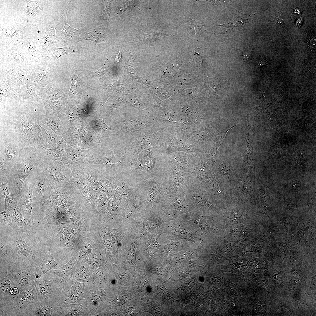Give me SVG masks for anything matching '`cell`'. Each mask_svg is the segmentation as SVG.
Segmentation results:
<instances>
[{
  "label": "cell",
  "instance_id": "cell-1",
  "mask_svg": "<svg viewBox=\"0 0 316 316\" xmlns=\"http://www.w3.org/2000/svg\"><path fill=\"white\" fill-rule=\"evenodd\" d=\"M0 134L14 139L24 148L36 150L44 147L36 112L25 107L16 105L0 111Z\"/></svg>",
  "mask_w": 316,
  "mask_h": 316
},
{
  "label": "cell",
  "instance_id": "cell-2",
  "mask_svg": "<svg viewBox=\"0 0 316 316\" xmlns=\"http://www.w3.org/2000/svg\"><path fill=\"white\" fill-rule=\"evenodd\" d=\"M4 241L9 245L16 258L35 268L41 263L48 250L46 245L28 233L13 231Z\"/></svg>",
  "mask_w": 316,
  "mask_h": 316
},
{
  "label": "cell",
  "instance_id": "cell-3",
  "mask_svg": "<svg viewBox=\"0 0 316 316\" xmlns=\"http://www.w3.org/2000/svg\"><path fill=\"white\" fill-rule=\"evenodd\" d=\"M20 290L8 272L0 271V316H18Z\"/></svg>",
  "mask_w": 316,
  "mask_h": 316
},
{
  "label": "cell",
  "instance_id": "cell-4",
  "mask_svg": "<svg viewBox=\"0 0 316 316\" xmlns=\"http://www.w3.org/2000/svg\"><path fill=\"white\" fill-rule=\"evenodd\" d=\"M60 278L50 271L35 280L34 283L37 293L38 301L56 303L59 300L62 289Z\"/></svg>",
  "mask_w": 316,
  "mask_h": 316
},
{
  "label": "cell",
  "instance_id": "cell-5",
  "mask_svg": "<svg viewBox=\"0 0 316 316\" xmlns=\"http://www.w3.org/2000/svg\"><path fill=\"white\" fill-rule=\"evenodd\" d=\"M41 151L25 148L19 162L14 166L13 174L19 191L25 179L39 164Z\"/></svg>",
  "mask_w": 316,
  "mask_h": 316
},
{
  "label": "cell",
  "instance_id": "cell-6",
  "mask_svg": "<svg viewBox=\"0 0 316 316\" xmlns=\"http://www.w3.org/2000/svg\"><path fill=\"white\" fill-rule=\"evenodd\" d=\"M35 269L23 260L16 258L9 263L7 272L13 277L21 292L34 284Z\"/></svg>",
  "mask_w": 316,
  "mask_h": 316
},
{
  "label": "cell",
  "instance_id": "cell-7",
  "mask_svg": "<svg viewBox=\"0 0 316 316\" xmlns=\"http://www.w3.org/2000/svg\"><path fill=\"white\" fill-rule=\"evenodd\" d=\"M41 88L30 83L20 87L16 105L25 107L37 112L45 114L44 104L40 96Z\"/></svg>",
  "mask_w": 316,
  "mask_h": 316
},
{
  "label": "cell",
  "instance_id": "cell-8",
  "mask_svg": "<svg viewBox=\"0 0 316 316\" xmlns=\"http://www.w3.org/2000/svg\"><path fill=\"white\" fill-rule=\"evenodd\" d=\"M253 186L251 171L248 166L243 167L238 183L233 189L230 201L248 207L252 195Z\"/></svg>",
  "mask_w": 316,
  "mask_h": 316
},
{
  "label": "cell",
  "instance_id": "cell-9",
  "mask_svg": "<svg viewBox=\"0 0 316 316\" xmlns=\"http://www.w3.org/2000/svg\"><path fill=\"white\" fill-rule=\"evenodd\" d=\"M192 220L203 235L210 237L221 236L226 228L219 215L204 216L196 214Z\"/></svg>",
  "mask_w": 316,
  "mask_h": 316
},
{
  "label": "cell",
  "instance_id": "cell-10",
  "mask_svg": "<svg viewBox=\"0 0 316 316\" xmlns=\"http://www.w3.org/2000/svg\"><path fill=\"white\" fill-rule=\"evenodd\" d=\"M27 25L25 21L20 19L2 29L0 33V47L3 48L0 49L21 44L24 39V31Z\"/></svg>",
  "mask_w": 316,
  "mask_h": 316
},
{
  "label": "cell",
  "instance_id": "cell-11",
  "mask_svg": "<svg viewBox=\"0 0 316 316\" xmlns=\"http://www.w3.org/2000/svg\"><path fill=\"white\" fill-rule=\"evenodd\" d=\"M0 159L6 165L15 166L19 162L25 148L14 139L0 134Z\"/></svg>",
  "mask_w": 316,
  "mask_h": 316
},
{
  "label": "cell",
  "instance_id": "cell-12",
  "mask_svg": "<svg viewBox=\"0 0 316 316\" xmlns=\"http://www.w3.org/2000/svg\"><path fill=\"white\" fill-rule=\"evenodd\" d=\"M0 58L9 64L33 72L37 67L29 59L21 46L0 49Z\"/></svg>",
  "mask_w": 316,
  "mask_h": 316
},
{
  "label": "cell",
  "instance_id": "cell-13",
  "mask_svg": "<svg viewBox=\"0 0 316 316\" xmlns=\"http://www.w3.org/2000/svg\"><path fill=\"white\" fill-rule=\"evenodd\" d=\"M45 2L41 0L27 1L21 12L20 19L27 23V26L37 27L44 23L46 19Z\"/></svg>",
  "mask_w": 316,
  "mask_h": 316
},
{
  "label": "cell",
  "instance_id": "cell-14",
  "mask_svg": "<svg viewBox=\"0 0 316 316\" xmlns=\"http://www.w3.org/2000/svg\"><path fill=\"white\" fill-rule=\"evenodd\" d=\"M248 207L230 201L226 202L224 209L219 215L226 228L245 224L248 214Z\"/></svg>",
  "mask_w": 316,
  "mask_h": 316
},
{
  "label": "cell",
  "instance_id": "cell-15",
  "mask_svg": "<svg viewBox=\"0 0 316 316\" xmlns=\"http://www.w3.org/2000/svg\"><path fill=\"white\" fill-rule=\"evenodd\" d=\"M20 87L5 75L0 73V110L16 105Z\"/></svg>",
  "mask_w": 316,
  "mask_h": 316
},
{
  "label": "cell",
  "instance_id": "cell-16",
  "mask_svg": "<svg viewBox=\"0 0 316 316\" xmlns=\"http://www.w3.org/2000/svg\"><path fill=\"white\" fill-rule=\"evenodd\" d=\"M0 73L5 75L18 85L29 83L32 72L18 68L6 62L0 58Z\"/></svg>",
  "mask_w": 316,
  "mask_h": 316
},
{
  "label": "cell",
  "instance_id": "cell-17",
  "mask_svg": "<svg viewBox=\"0 0 316 316\" xmlns=\"http://www.w3.org/2000/svg\"><path fill=\"white\" fill-rule=\"evenodd\" d=\"M205 189L217 200L226 203L232 198L233 189L215 174Z\"/></svg>",
  "mask_w": 316,
  "mask_h": 316
},
{
  "label": "cell",
  "instance_id": "cell-18",
  "mask_svg": "<svg viewBox=\"0 0 316 316\" xmlns=\"http://www.w3.org/2000/svg\"><path fill=\"white\" fill-rule=\"evenodd\" d=\"M56 303H47L38 301L29 304L24 310L19 312L18 316H48L57 315L58 308L56 307Z\"/></svg>",
  "mask_w": 316,
  "mask_h": 316
},
{
  "label": "cell",
  "instance_id": "cell-19",
  "mask_svg": "<svg viewBox=\"0 0 316 316\" xmlns=\"http://www.w3.org/2000/svg\"><path fill=\"white\" fill-rule=\"evenodd\" d=\"M169 230L173 235L187 241L193 242L196 244L197 243L198 239H200V235L199 233L200 231L197 228L194 229L188 226L185 225L182 222H177L170 224L169 226Z\"/></svg>",
  "mask_w": 316,
  "mask_h": 316
},
{
  "label": "cell",
  "instance_id": "cell-20",
  "mask_svg": "<svg viewBox=\"0 0 316 316\" xmlns=\"http://www.w3.org/2000/svg\"><path fill=\"white\" fill-rule=\"evenodd\" d=\"M24 37V40L20 45L29 59L37 67L46 64L43 54L37 46L35 38Z\"/></svg>",
  "mask_w": 316,
  "mask_h": 316
},
{
  "label": "cell",
  "instance_id": "cell-21",
  "mask_svg": "<svg viewBox=\"0 0 316 316\" xmlns=\"http://www.w3.org/2000/svg\"><path fill=\"white\" fill-rule=\"evenodd\" d=\"M32 220L27 210L18 208L13 211L10 226L14 231L29 233L31 228Z\"/></svg>",
  "mask_w": 316,
  "mask_h": 316
},
{
  "label": "cell",
  "instance_id": "cell-22",
  "mask_svg": "<svg viewBox=\"0 0 316 316\" xmlns=\"http://www.w3.org/2000/svg\"><path fill=\"white\" fill-rule=\"evenodd\" d=\"M50 64L37 67L32 72L29 83L40 88L45 87L53 80V74Z\"/></svg>",
  "mask_w": 316,
  "mask_h": 316
},
{
  "label": "cell",
  "instance_id": "cell-23",
  "mask_svg": "<svg viewBox=\"0 0 316 316\" xmlns=\"http://www.w3.org/2000/svg\"><path fill=\"white\" fill-rule=\"evenodd\" d=\"M61 259H56L51 255L50 250L46 252L42 260L35 271V280L39 279L44 274L52 270L57 269L62 265Z\"/></svg>",
  "mask_w": 316,
  "mask_h": 316
},
{
  "label": "cell",
  "instance_id": "cell-24",
  "mask_svg": "<svg viewBox=\"0 0 316 316\" xmlns=\"http://www.w3.org/2000/svg\"><path fill=\"white\" fill-rule=\"evenodd\" d=\"M68 8V5L65 9V24L63 29L57 35L58 41L61 40L65 43H75L80 41V35L82 31V28L75 29L70 26L68 24L67 20V14Z\"/></svg>",
  "mask_w": 316,
  "mask_h": 316
},
{
  "label": "cell",
  "instance_id": "cell-25",
  "mask_svg": "<svg viewBox=\"0 0 316 316\" xmlns=\"http://www.w3.org/2000/svg\"><path fill=\"white\" fill-rule=\"evenodd\" d=\"M43 137L46 140L44 147L46 148L57 149L64 153L68 146L62 136L53 133L40 125Z\"/></svg>",
  "mask_w": 316,
  "mask_h": 316
},
{
  "label": "cell",
  "instance_id": "cell-26",
  "mask_svg": "<svg viewBox=\"0 0 316 316\" xmlns=\"http://www.w3.org/2000/svg\"><path fill=\"white\" fill-rule=\"evenodd\" d=\"M37 123L41 126L45 125L57 135H61L65 129L58 116L38 113L36 116Z\"/></svg>",
  "mask_w": 316,
  "mask_h": 316
},
{
  "label": "cell",
  "instance_id": "cell-27",
  "mask_svg": "<svg viewBox=\"0 0 316 316\" xmlns=\"http://www.w3.org/2000/svg\"><path fill=\"white\" fill-rule=\"evenodd\" d=\"M100 142L97 135L85 123L78 140V147L82 149L88 150Z\"/></svg>",
  "mask_w": 316,
  "mask_h": 316
},
{
  "label": "cell",
  "instance_id": "cell-28",
  "mask_svg": "<svg viewBox=\"0 0 316 316\" xmlns=\"http://www.w3.org/2000/svg\"><path fill=\"white\" fill-rule=\"evenodd\" d=\"M38 301L36 290L34 284L19 294L17 299L18 312L25 309L29 304Z\"/></svg>",
  "mask_w": 316,
  "mask_h": 316
},
{
  "label": "cell",
  "instance_id": "cell-29",
  "mask_svg": "<svg viewBox=\"0 0 316 316\" xmlns=\"http://www.w3.org/2000/svg\"><path fill=\"white\" fill-rule=\"evenodd\" d=\"M85 125V123H76L63 131L61 136L68 147L77 145L78 138Z\"/></svg>",
  "mask_w": 316,
  "mask_h": 316
},
{
  "label": "cell",
  "instance_id": "cell-30",
  "mask_svg": "<svg viewBox=\"0 0 316 316\" xmlns=\"http://www.w3.org/2000/svg\"><path fill=\"white\" fill-rule=\"evenodd\" d=\"M56 29H51L45 32L43 36L35 38L37 46L43 54L52 48L58 41L55 31Z\"/></svg>",
  "mask_w": 316,
  "mask_h": 316
},
{
  "label": "cell",
  "instance_id": "cell-31",
  "mask_svg": "<svg viewBox=\"0 0 316 316\" xmlns=\"http://www.w3.org/2000/svg\"><path fill=\"white\" fill-rule=\"evenodd\" d=\"M76 52V49L74 46L70 44L68 45L63 47H55L52 48L44 54L43 55L46 64H51L63 55Z\"/></svg>",
  "mask_w": 316,
  "mask_h": 316
},
{
  "label": "cell",
  "instance_id": "cell-32",
  "mask_svg": "<svg viewBox=\"0 0 316 316\" xmlns=\"http://www.w3.org/2000/svg\"><path fill=\"white\" fill-rule=\"evenodd\" d=\"M17 258L9 245L2 238L0 240V271L6 272L8 271L9 263L13 260Z\"/></svg>",
  "mask_w": 316,
  "mask_h": 316
},
{
  "label": "cell",
  "instance_id": "cell-33",
  "mask_svg": "<svg viewBox=\"0 0 316 316\" xmlns=\"http://www.w3.org/2000/svg\"><path fill=\"white\" fill-rule=\"evenodd\" d=\"M66 106L64 100L62 99L47 100L44 105L45 114L54 116H58Z\"/></svg>",
  "mask_w": 316,
  "mask_h": 316
},
{
  "label": "cell",
  "instance_id": "cell-34",
  "mask_svg": "<svg viewBox=\"0 0 316 316\" xmlns=\"http://www.w3.org/2000/svg\"><path fill=\"white\" fill-rule=\"evenodd\" d=\"M74 261L71 260L67 264L59 268L51 271L57 275L61 281H65L69 278L71 272Z\"/></svg>",
  "mask_w": 316,
  "mask_h": 316
},
{
  "label": "cell",
  "instance_id": "cell-35",
  "mask_svg": "<svg viewBox=\"0 0 316 316\" xmlns=\"http://www.w3.org/2000/svg\"><path fill=\"white\" fill-rule=\"evenodd\" d=\"M20 202L22 205L25 207L28 214L32 218L33 197L32 190L31 188H28L25 191L22 196Z\"/></svg>",
  "mask_w": 316,
  "mask_h": 316
},
{
  "label": "cell",
  "instance_id": "cell-36",
  "mask_svg": "<svg viewBox=\"0 0 316 316\" xmlns=\"http://www.w3.org/2000/svg\"><path fill=\"white\" fill-rule=\"evenodd\" d=\"M84 38L85 40L94 41L100 46H102L104 43L103 35L95 30L86 33Z\"/></svg>",
  "mask_w": 316,
  "mask_h": 316
},
{
  "label": "cell",
  "instance_id": "cell-37",
  "mask_svg": "<svg viewBox=\"0 0 316 316\" xmlns=\"http://www.w3.org/2000/svg\"><path fill=\"white\" fill-rule=\"evenodd\" d=\"M85 284L83 283L76 282L73 285L72 291V295L74 298L79 299L83 296Z\"/></svg>",
  "mask_w": 316,
  "mask_h": 316
},
{
  "label": "cell",
  "instance_id": "cell-38",
  "mask_svg": "<svg viewBox=\"0 0 316 316\" xmlns=\"http://www.w3.org/2000/svg\"><path fill=\"white\" fill-rule=\"evenodd\" d=\"M190 30L194 34H200L202 30V20H195L188 17L187 18Z\"/></svg>",
  "mask_w": 316,
  "mask_h": 316
},
{
  "label": "cell",
  "instance_id": "cell-39",
  "mask_svg": "<svg viewBox=\"0 0 316 316\" xmlns=\"http://www.w3.org/2000/svg\"><path fill=\"white\" fill-rule=\"evenodd\" d=\"M13 211L5 209L0 213V222L5 224L11 226Z\"/></svg>",
  "mask_w": 316,
  "mask_h": 316
},
{
  "label": "cell",
  "instance_id": "cell-40",
  "mask_svg": "<svg viewBox=\"0 0 316 316\" xmlns=\"http://www.w3.org/2000/svg\"><path fill=\"white\" fill-rule=\"evenodd\" d=\"M42 147L44 150L47 155L50 154L54 157L59 158L63 163L68 164L66 157L60 150L57 149L47 148L43 146H42Z\"/></svg>",
  "mask_w": 316,
  "mask_h": 316
},
{
  "label": "cell",
  "instance_id": "cell-41",
  "mask_svg": "<svg viewBox=\"0 0 316 316\" xmlns=\"http://www.w3.org/2000/svg\"><path fill=\"white\" fill-rule=\"evenodd\" d=\"M61 19H55L49 20L46 19L44 24L46 26L45 32L51 29H56L61 22Z\"/></svg>",
  "mask_w": 316,
  "mask_h": 316
},
{
  "label": "cell",
  "instance_id": "cell-42",
  "mask_svg": "<svg viewBox=\"0 0 316 316\" xmlns=\"http://www.w3.org/2000/svg\"><path fill=\"white\" fill-rule=\"evenodd\" d=\"M126 259L128 263L131 265L134 264L136 261L135 251L133 249L129 250L126 254Z\"/></svg>",
  "mask_w": 316,
  "mask_h": 316
},
{
  "label": "cell",
  "instance_id": "cell-43",
  "mask_svg": "<svg viewBox=\"0 0 316 316\" xmlns=\"http://www.w3.org/2000/svg\"><path fill=\"white\" fill-rule=\"evenodd\" d=\"M91 298L92 301L94 302H99L103 299V295L100 292L96 291L92 294Z\"/></svg>",
  "mask_w": 316,
  "mask_h": 316
},
{
  "label": "cell",
  "instance_id": "cell-44",
  "mask_svg": "<svg viewBox=\"0 0 316 316\" xmlns=\"http://www.w3.org/2000/svg\"><path fill=\"white\" fill-rule=\"evenodd\" d=\"M38 191L40 196L41 200L44 199V186L43 183L41 181H39L37 185Z\"/></svg>",
  "mask_w": 316,
  "mask_h": 316
},
{
  "label": "cell",
  "instance_id": "cell-45",
  "mask_svg": "<svg viewBox=\"0 0 316 316\" xmlns=\"http://www.w3.org/2000/svg\"><path fill=\"white\" fill-rule=\"evenodd\" d=\"M94 276L97 279H102L104 276V272L102 269L99 268L96 270L94 273Z\"/></svg>",
  "mask_w": 316,
  "mask_h": 316
},
{
  "label": "cell",
  "instance_id": "cell-46",
  "mask_svg": "<svg viewBox=\"0 0 316 316\" xmlns=\"http://www.w3.org/2000/svg\"><path fill=\"white\" fill-rule=\"evenodd\" d=\"M79 274L80 277L84 280H87L88 279V274L85 268L83 267L80 269L79 271Z\"/></svg>",
  "mask_w": 316,
  "mask_h": 316
},
{
  "label": "cell",
  "instance_id": "cell-47",
  "mask_svg": "<svg viewBox=\"0 0 316 316\" xmlns=\"http://www.w3.org/2000/svg\"><path fill=\"white\" fill-rule=\"evenodd\" d=\"M125 314L126 316H133L136 315L137 312L133 308H129L126 309L124 311Z\"/></svg>",
  "mask_w": 316,
  "mask_h": 316
},
{
  "label": "cell",
  "instance_id": "cell-48",
  "mask_svg": "<svg viewBox=\"0 0 316 316\" xmlns=\"http://www.w3.org/2000/svg\"><path fill=\"white\" fill-rule=\"evenodd\" d=\"M276 18L277 22L278 24L280 26L282 27L284 25V21L282 18V16L280 15L279 13L277 11H276Z\"/></svg>",
  "mask_w": 316,
  "mask_h": 316
},
{
  "label": "cell",
  "instance_id": "cell-49",
  "mask_svg": "<svg viewBox=\"0 0 316 316\" xmlns=\"http://www.w3.org/2000/svg\"><path fill=\"white\" fill-rule=\"evenodd\" d=\"M107 68V66L106 64H104L102 67L99 69L95 73L97 75L99 76H102L104 74L105 71Z\"/></svg>",
  "mask_w": 316,
  "mask_h": 316
},
{
  "label": "cell",
  "instance_id": "cell-50",
  "mask_svg": "<svg viewBox=\"0 0 316 316\" xmlns=\"http://www.w3.org/2000/svg\"><path fill=\"white\" fill-rule=\"evenodd\" d=\"M107 3H105L104 5V13L101 16V18L102 19H104L106 18L108 16L109 13V8L108 6Z\"/></svg>",
  "mask_w": 316,
  "mask_h": 316
},
{
  "label": "cell",
  "instance_id": "cell-51",
  "mask_svg": "<svg viewBox=\"0 0 316 316\" xmlns=\"http://www.w3.org/2000/svg\"><path fill=\"white\" fill-rule=\"evenodd\" d=\"M119 298L121 301L123 303L127 302L129 300V295L125 293H122L120 295Z\"/></svg>",
  "mask_w": 316,
  "mask_h": 316
},
{
  "label": "cell",
  "instance_id": "cell-52",
  "mask_svg": "<svg viewBox=\"0 0 316 316\" xmlns=\"http://www.w3.org/2000/svg\"><path fill=\"white\" fill-rule=\"evenodd\" d=\"M248 52L247 51H243V56L244 57V59L246 60V61L247 60V59H248L250 56L249 55V53H248Z\"/></svg>",
  "mask_w": 316,
  "mask_h": 316
},
{
  "label": "cell",
  "instance_id": "cell-53",
  "mask_svg": "<svg viewBox=\"0 0 316 316\" xmlns=\"http://www.w3.org/2000/svg\"><path fill=\"white\" fill-rule=\"evenodd\" d=\"M78 315V312L75 311L69 312L67 314V315L69 316H76Z\"/></svg>",
  "mask_w": 316,
  "mask_h": 316
},
{
  "label": "cell",
  "instance_id": "cell-54",
  "mask_svg": "<svg viewBox=\"0 0 316 316\" xmlns=\"http://www.w3.org/2000/svg\"><path fill=\"white\" fill-rule=\"evenodd\" d=\"M267 63V61H261L258 64L257 67H260L261 66L264 65V64H266Z\"/></svg>",
  "mask_w": 316,
  "mask_h": 316
},
{
  "label": "cell",
  "instance_id": "cell-55",
  "mask_svg": "<svg viewBox=\"0 0 316 316\" xmlns=\"http://www.w3.org/2000/svg\"><path fill=\"white\" fill-rule=\"evenodd\" d=\"M121 58V54L119 52L118 54H117L116 58V61L117 62L119 61L120 59Z\"/></svg>",
  "mask_w": 316,
  "mask_h": 316
},
{
  "label": "cell",
  "instance_id": "cell-56",
  "mask_svg": "<svg viewBox=\"0 0 316 316\" xmlns=\"http://www.w3.org/2000/svg\"><path fill=\"white\" fill-rule=\"evenodd\" d=\"M184 306H185V305H184Z\"/></svg>",
  "mask_w": 316,
  "mask_h": 316
}]
</instances>
